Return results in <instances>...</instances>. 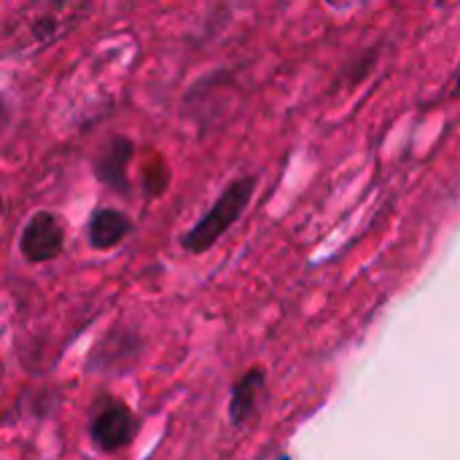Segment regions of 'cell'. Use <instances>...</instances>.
<instances>
[{
	"label": "cell",
	"instance_id": "1",
	"mask_svg": "<svg viewBox=\"0 0 460 460\" xmlns=\"http://www.w3.org/2000/svg\"><path fill=\"white\" fill-rule=\"evenodd\" d=\"M92 13V0H27L0 30V49L11 57H30L70 35Z\"/></svg>",
	"mask_w": 460,
	"mask_h": 460
},
{
	"label": "cell",
	"instance_id": "2",
	"mask_svg": "<svg viewBox=\"0 0 460 460\" xmlns=\"http://www.w3.org/2000/svg\"><path fill=\"white\" fill-rule=\"evenodd\" d=\"M253 189H256V178H237L232 181L224 194L218 197V202L205 213V218L183 237V248L191 251V253H202L208 251L210 245H216L224 232L237 224V218L245 213L251 197H253Z\"/></svg>",
	"mask_w": 460,
	"mask_h": 460
},
{
	"label": "cell",
	"instance_id": "3",
	"mask_svg": "<svg viewBox=\"0 0 460 460\" xmlns=\"http://www.w3.org/2000/svg\"><path fill=\"white\" fill-rule=\"evenodd\" d=\"M19 248H22L24 259H30V261L57 259L65 248V229H62L59 218L46 210L35 213L22 229Z\"/></svg>",
	"mask_w": 460,
	"mask_h": 460
},
{
	"label": "cell",
	"instance_id": "4",
	"mask_svg": "<svg viewBox=\"0 0 460 460\" xmlns=\"http://www.w3.org/2000/svg\"><path fill=\"white\" fill-rule=\"evenodd\" d=\"M137 434V420L135 415L121 407V404H108L102 407L94 420H92V439L100 450L105 453H116L124 450L127 445H132Z\"/></svg>",
	"mask_w": 460,
	"mask_h": 460
},
{
	"label": "cell",
	"instance_id": "5",
	"mask_svg": "<svg viewBox=\"0 0 460 460\" xmlns=\"http://www.w3.org/2000/svg\"><path fill=\"white\" fill-rule=\"evenodd\" d=\"M129 229H132V224H129V218L124 213L102 208L89 221V240H92L94 248L108 251V248L119 245L129 234Z\"/></svg>",
	"mask_w": 460,
	"mask_h": 460
},
{
	"label": "cell",
	"instance_id": "6",
	"mask_svg": "<svg viewBox=\"0 0 460 460\" xmlns=\"http://www.w3.org/2000/svg\"><path fill=\"white\" fill-rule=\"evenodd\" d=\"M261 372H248L232 391V404H229V415H232V423H243L251 412H253V404H256V396H259V388H261Z\"/></svg>",
	"mask_w": 460,
	"mask_h": 460
},
{
	"label": "cell",
	"instance_id": "7",
	"mask_svg": "<svg viewBox=\"0 0 460 460\" xmlns=\"http://www.w3.org/2000/svg\"><path fill=\"white\" fill-rule=\"evenodd\" d=\"M3 121H5V102H3V97H0V127H3Z\"/></svg>",
	"mask_w": 460,
	"mask_h": 460
},
{
	"label": "cell",
	"instance_id": "8",
	"mask_svg": "<svg viewBox=\"0 0 460 460\" xmlns=\"http://www.w3.org/2000/svg\"><path fill=\"white\" fill-rule=\"evenodd\" d=\"M453 94H456V97H460V78L456 81V89H453Z\"/></svg>",
	"mask_w": 460,
	"mask_h": 460
},
{
	"label": "cell",
	"instance_id": "9",
	"mask_svg": "<svg viewBox=\"0 0 460 460\" xmlns=\"http://www.w3.org/2000/svg\"><path fill=\"white\" fill-rule=\"evenodd\" d=\"M0 210H3V199H0Z\"/></svg>",
	"mask_w": 460,
	"mask_h": 460
}]
</instances>
